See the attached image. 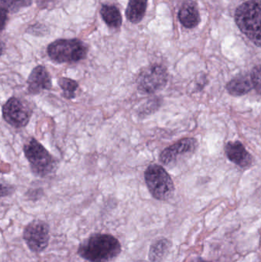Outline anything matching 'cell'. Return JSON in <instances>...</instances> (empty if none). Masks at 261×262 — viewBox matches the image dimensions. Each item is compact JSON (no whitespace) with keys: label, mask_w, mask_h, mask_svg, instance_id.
Returning a JSON list of instances; mask_svg holds the SVG:
<instances>
[{"label":"cell","mask_w":261,"mask_h":262,"mask_svg":"<svg viewBox=\"0 0 261 262\" xmlns=\"http://www.w3.org/2000/svg\"><path fill=\"white\" fill-rule=\"evenodd\" d=\"M119 240L108 234H93L80 244L79 256L90 262H109L121 254Z\"/></svg>","instance_id":"cell-1"},{"label":"cell","mask_w":261,"mask_h":262,"mask_svg":"<svg viewBox=\"0 0 261 262\" xmlns=\"http://www.w3.org/2000/svg\"><path fill=\"white\" fill-rule=\"evenodd\" d=\"M236 24L240 30L255 44L260 46V3L249 0L236 9Z\"/></svg>","instance_id":"cell-2"},{"label":"cell","mask_w":261,"mask_h":262,"mask_svg":"<svg viewBox=\"0 0 261 262\" xmlns=\"http://www.w3.org/2000/svg\"><path fill=\"white\" fill-rule=\"evenodd\" d=\"M88 47L78 38H60L49 45L47 53L49 58L58 64L76 63L87 57Z\"/></svg>","instance_id":"cell-3"},{"label":"cell","mask_w":261,"mask_h":262,"mask_svg":"<svg viewBox=\"0 0 261 262\" xmlns=\"http://www.w3.org/2000/svg\"><path fill=\"white\" fill-rule=\"evenodd\" d=\"M25 157L29 161L31 170L37 177H46L56 169V160L48 149L34 137L29 139L24 147Z\"/></svg>","instance_id":"cell-4"},{"label":"cell","mask_w":261,"mask_h":262,"mask_svg":"<svg viewBox=\"0 0 261 262\" xmlns=\"http://www.w3.org/2000/svg\"><path fill=\"white\" fill-rule=\"evenodd\" d=\"M145 180L150 193L158 200H167L174 193V184L168 172L160 165L152 164L145 172Z\"/></svg>","instance_id":"cell-5"},{"label":"cell","mask_w":261,"mask_h":262,"mask_svg":"<svg viewBox=\"0 0 261 262\" xmlns=\"http://www.w3.org/2000/svg\"><path fill=\"white\" fill-rule=\"evenodd\" d=\"M3 118L7 124L15 128L27 126L32 115V110L26 101L12 97L2 108Z\"/></svg>","instance_id":"cell-6"},{"label":"cell","mask_w":261,"mask_h":262,"mask_svg":"<svg viewBox=\"0 0 261 262\" xmlns=\"http://www.w3.org/2000/svg\"><path fill=\"white\" fill-rule=\"evenodd\" d=\"M169 75L167 69L162 66L153 64L144 69L137 78V88L144 94H153L167 85Z\"/></svg>","instance_id":"cell-7"},{"label":"cell","mask_w":261,"mask_h":262,"mask_svg":"<svg viewBox=\"0 0 261 262\" xmlns=\"http://www.w3.org/2000/svg\"><path fill=\"white\" fill-rule=\"evenodd\" d=\"M23 238L31 251L36 253L43 252L49 246L50 239L49 225L41 220L31 222L25 228Z\"/></svg>","instance_id":"cell-8"},{"label":"cell","mask_w":261,"mask_h":262,"mask_svg":"<svg viewBox=\"0 0 261 262\" xmlns=\"http://www.w3.org/2000/svg\"><path fill=\"white\" fill-rule=\"evenodd\" d=\"M27 84L28 92L31 95H38L43 91L50 90L52 87L50 74L44 66H36L29 74Z\"/></svg>","instance_id":"cell-9"},{"label":"cell","mask_w":261,"mask_h":262,"mask_svg":"<svg viewBox=\"0 0 261 262\" xmlns=\"http://www.w3.org/2000/svg\"><path fill=\"white\" fill-rule=\"evenodd\" d=\"M198 146L197 140L195 138H184L175 143L172 146L165 148L160 154L161 163L169 165L173 163L179 155L193 152Z\"/></svg>","instance_id":"cell-10"},{"label":"cell","mask_w":261,"mask_h":262,"mask_svg":"<svg viewBox=\"0 0 261 262\" xmlns=\"http://www.w3.org/2000/svg\"><path fill=\"white\" fill-rule=\"evenodd\" d=\"M228 159L242 168L249 167L252 163L251 154L240 141L229 142L225 147Z\"/></svg>","instance_id":"cell-11"},{"label":"cell","mask_w":261,"mask_h":262,"mask_svg":"<svg viewBox=\"0 0 261 262\" xmlns=\"http://www.w3.org/2000/svg\"><path fill=\"white\" fill-rule=\"evenodd\" d=\"M179 18L184 27L193 29L200 23V15L196 3L193 1H186L179 12Z\"/></svg>","instance_id":"cell-12"},{"label":"cell","mask_w":261,"mask_h":262,"mask_svg":"<svg viewBox=\"0 0 261 262\" xmlns=\"http://www.w3.org/2000/svg\"><path fill=\"white\" fill-rule=\"evenodd\" d=\"M148 0H129L126 9V16L130 23H139L142 21L147 10Z\"/></svg>","instance_id":"cell-13"},{"label":"cell","mask_w":261,"mask_h":262,"mask_svg":"<svg viewBox=\"0 0 261 262\" xmlns=\"http://www.w3.org/2000/svg\"><path fill=\"white\" fill-rule=\"evenodd\" d=\"M253 89L251 78L245 75H240L231 80L227 84V90L231 95L241 96L246 95Z\"/></svg>","instance_id":"cell-14"},{"label":"cell","mask_w":261,"mask_h":262,"mask_svg":"<svg viewBox=\"0 0 261 262\" xmlns=\"http://www.w3.org/2000/svg\"><path fill=\"white\" fill-rule=\"evenodd\" d=\"M101 15L106 24L110 28L121 27L122 16L119 9L113 5H103L101 9Z\"/></svg>","instance_id":"cell-15"},{"label":"cell","mask_w":261,"mask_h":262,"mask_svg":"<svg viewBox=\"0 0 261 262\" xmlns=\"http://www.w3.org/2000/svg\"><path fill=\"white\" fill-rule=\"evenodd\" d=\"M171 246V242L167 238H162L156 242L154 244L150 246V252H149V258L150 261L152 262L163 261L164 258L168 255Z\"/></svg>","instance_id":"cell-16"},{"label":"cell","mask_w":261,"mask_h":262,"mask_svg":"<svg viewBox=\"0 0 261 262\" xmlns=\"http://www.w3.org/2000/svg\"><path fill=\"white\" fill-rule=\"evenodd\" d=\"M58 84L63 91L62 96L67 100L74 99L78 89V83L70 78L61 77L58 80Z\"/></svg>","instance_id":"cell-17"},{"label":"cell","mask_w":261,"mask_h":262,"mask_svg":"<svg viewBox=\"0 0 261 262\" xmlns=\"http://www.w3.org/2000/svg\"><path fill=\"white\" fill-rule=\"evenodd\" d=\"M32 4V0H0V7L11 13H16Z\"/></svg>","instance_id":"cell-18"},{"label":"cell","mask_w":261,"mask_h":262,"mask_svg":"<svg viewBox=\"0 0 261 262\" xmlns=\"http://www.w3.org/2000/svg\"><path fill=\"white\" fill-rule=\"evenodd\" d=\"M26 32V33L35 35V36H44L49 33V29L46 25L42 23H35L29 26Z\"/></svg>","instance_id":"cell-19"},{"label":"cell","mask_w":261,"mask_h":262,"mask_svg":"<svg viewBox=\"0 0 261 262\" xmlns=\"http://www.w3.org/2000/svg\"><path fill=\"white\" fill-rule=\"evenodd\" d=\"M251 83H252L253 87L257 89V92L260 93V66H257L253 69L251 72Z\"/></svg>","instance_id":"cell-20"},{"label":"cell","mask_w":261,"mask_h":262,"mask_svg":"<svg viewBox=\"0 0 261 262\" xmlns=\"http://www.w3.org/2000/svg\"><path fill=\"white\" fill-rule=\"evenodd\" d=\"M15 192V187L9 183L0 181V197L9 196Z\"/></svg>","instance_id":"cell-21"},{"label":"cell","mask_w":261,"mask_h":262,"mask_svg":"<svg viewBox=\"0 0 261 262\" xmlns=\"http://www.w3.org/2000/svg\"><path fill=\"white\" fill-rule=\"evenodd\" d=\"M42 195L43 191L41 189H31L26 192V196L29 200H33V201L39 200L42 196Z\"/></svg>","instance_id":"cell-22"},{"label":"cell","mask_w":261,"mask_h":262,"mask_svg":"<svg viewBox=\"0 0 261 262\" xmlns=\"http://www.w3.org/2000/svg\"><path fill=\"white\" fill-rule=\"evenodd\" d=\"M8 13L9 12L6 9L0 7V33L4 30L7 24L8 19H9Z\"/></svg>","instance_id":"cell-23"},{"label":"cell","mask_w":261,"mask_h":262,"mask_svg":"<svg viewBox=\"0 0 261 262\" xmlns=\"http://www.w3.org/2000/svg\"><path fill=\"white\" fill-rule=\"evenodd\" d=\"M56 1L57 0H36V4L40 9H46L55 5Z\"/></svg>","instance_id":"cell-24"},{"label":"cell","mask_w":261,"mask_h":262,"mask_svg":"<svg viewBox=\"0 0 261 262\" xmlns=\"http://www.w3.org/2000/svg\"><path fill=\"white\" fill-rule=\"evenodd\" d=\"M5 49H6V45L3 42L2 40H0V58L3 55V52H4Z\"/></svg>","instance_id":"cell-25"},{"label":"cell","mask_w":261,"mask_h":262,"mask_svg":"<svg viewBox=\"0 0 261 262\" xmlns=\"http://www.w3.org/2000/svg\"><path fill=\"white\" fill-rule=\"evenodd\" d=\"M198 262H208V261H202V260H200V261H198Z\"/></svg>","instance_id":"cell-26"}]
</instances>
